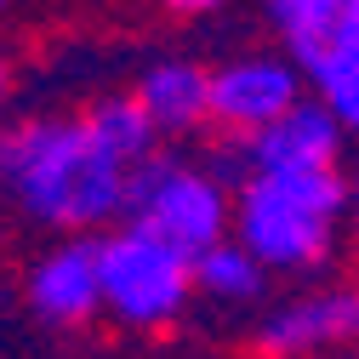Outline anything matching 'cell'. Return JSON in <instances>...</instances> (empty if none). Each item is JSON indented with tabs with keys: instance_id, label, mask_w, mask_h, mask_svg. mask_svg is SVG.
<instances>
[{
	"instance_id": "cell-1",
	"label": "cell",
	"mask_w": 359,
	"mask_h": 359,
	"mask_svg": "<svg viewBox=\"0 0 359 359\" xmlns=\"http://www.w3.org/2000/svg\"><path fill=\"white\" fill-rule=\"evenodd\" d=\"M0 189L29 222L86 240L126 222L131 165L97 143L86 114H34L0 131Z\"/></svg>"
},
{
	"instance_id": "cell-2",
	"label": "cell",
	"mask_w": 359,
	"mask_h": 359,
	"mask_svg": "<svg viewBox=\"0 0 359 359\" xmlns=\"http://www.w3.org/2000/svg\"><path fill=\"white\" fill-rule=\"evenodd\" d=\"M342 222H353V171L285 177L251 171L234 183V240L268 274H313L337 257Z\"/></svg>"
},
{
	"instance_id": "cell-3",
	"label": "cell",
	"mask_w": 359,
	"mask_h": 359,
	"mask_svg": "<svg viewBox=\"0 0 359 359\" xmlns=\"http://www.w3.org/2000/svg\"><path fill=\"white\" fill-rule=\"evenodd\" d=\"M126 222L149 229L154 240L177 245L183 257H205L211 245L234 240V183L205 160L154 154L131 171Z\"/></svg>"
},
{
	"instance_id": "cell-4",
	"label": "cell",
	"mask_w": 359,
	"mask_h": 359,
	"mask_svg": "<svg viewBox=\"0 0 359 359\" xmlns=\"http://www.w3.org/2000/svg\"><path fill=\"white\" fill-rule=\"evenodd\" d=\"M97 268H103V313L137 331L171 325L194 297V257L154 240L137 222L97 234Z\"/></svg>"
},
{
	"instance_id": "cell-5",
	"label": "cell",
	"mask_w": 359,
	"mask_h": 359,
	"mask_svg": "<svg viewBox=\"0 0 359 359\" xmlns=\"http://www.w3.org/2000/svg\"><path fill=\"white\" fill-rule=\"evenodd\" d=\"M348 149H353V137L337 126V114L320 97H302L280 126H268V131H257V137L234 143L229 154L217 160V171L229 177V183H240V177H251V171L320 177V171H348Z\"/></svg>"
},
{
	"instance_id": "cell-6",
	"label": "cell",
	"mask_w": 359,
	"mask_h": 359,
	"mask_svg": "<svg viewBox=\"0 0 359 359\" xmlns=\"http://www.w3.org/2000/svg\"><path fill=\"white\" fill-rule=\"evenodd\" d=\"M308 97V69L291 52H245L234 63L211 69V126L234 143L280 126Z\"/></svg>"
},
{
	"instance_id": "cell-7",
	"label": "cell",
	"mask_w": 359,
	"mask_h": 359,
	"mask_svg": "<svg viewBox=\"0 0 359 359\" xmlns=\"http://www.w3.org/2000/svg\"><path fill=\"white\" fill-rule=\"evenodd\" d=\"M359 342V285H325L302 291L257 320V353L262 359H325Z\"/></svg>"
},
{
	"instance_id": "cell-8",
	"label": "cell",
	"mask_w": 359,
	"mask_h": 359,
	"mask_svg": "<svg viewBox=\"0 0 359 359\" xmlns=\"http://www.w3.org/2000/svg\"><path fill=\"white\" fill-rule=\"evenodd\" d=\"M29 308L46 325H86L103 313V268H97V240H52L29 262Z\"/></svg>"
},
{
	"instance_id": "cell-9",
	"label": "cell",
	"mask_w": 359,
	"mask_h": 359,
	"mask_svg": "<svg viewBox=\"0 0 359 359\" xmlns=\"http://www.w3.org/2000/svg\"><path fill=\"white\" fill-rule=\"evenodd\" d=\"M131 97L143 103L160 137H189V131L211 126V74L200 63H177V57L149 63Z\"/></svg>"
},
{
	"instance_id": "cell-10",
	"label": "cell",
	"mask_w": 359,
	"mask_h": 359,
	"mask_svg": "<svg viewBox=\"0 0 359 359\" xmlns=\"http://www.w3.org/2000/svg\"><path fill=\"white\" fill-rule=\"evenodd\" d=\"M302 69H308V97H320L337 114V126L359 143V18L342 23L320 52H308Z\"/></svg>"
},
{
	"instance_id": "cell-11",
	"label": "cell",
	"mask_w": 359,
	"mask_h": 359,
	"mask_svg": "<svg viewBox=\"0 0 359 359\" xmlns=\"http://www.w3.org/2000/svg\"><path fill=\"white\" fill-rule=\"evenodd\" d=\"M268 291V268L240 245V240H222L205 257H194V297H211L222 308H251Z\"/></svg>"
},
{
	"instance_id": "cell-12",
	"label": "cell",
	"mask_w": 359,
	"mask_h": 359,
	"mask_svg": "<svg viewBox=\"0 0 359 359\" xmlns=\"http://www.w3.org/2000/svg\"><path fill=\"white\" fill-rule=\"evenodd\" d=\"M86 126H92L97 143H103L109 154H120L131 171L160 154V131H154V120L143 114V103L131 97V92H126V97H97L92 109H86Z\"/></svg>"
},
{
	"instance_id": "cell-13",
	"label": "cell",
	"mask_w": 359,
	"mask_h": 359,
	"mask_svg": "<svg viewBox=\"0 0 359 359\" xmlns=\"http://www.w3.org/2000/svg\"><path fill=\"white\" fill-rule=\"evenodd\" d=\"M262 6H268V18H274V29H280L291 57L320 52L342 23L359 18V0H262Z\"/></svg>"
},
{
	"instance_id": "cell-14",
	"label": "cell",
	"mask_w": 359,
	"mask_h": 359,
	"mask_svg": "<svg viewBox=\"0 0 359 359\" xmlns=\"http://www.w3.org/2000/svg\"><path fill=\"white\" fill-rule=\"evenodd\" d=\"M165 6H171V12H189V18H200V12H217L222 0H165Z\"/></svg>"
},
{
	"instance_id": "cell-15",
	"label": "cell",
	"mask_w": 359,
	"mask_h": 359,
	"mask_svg": "<svg viewBox=\"0 0 359 359\" xmlns=\"http://www.w3.org/2000/svg\"><path fill=\"white\" fill-rule=\"evenodd\" d=\"M353 234H359V165H353Z\"/></svg>"
},
{
	"instance_id": "cell-16",
	"label": "cell",
	"mask_w": 359,
	"mask_h": 359,
	"mask_svg": "<svg viewBox=\"0 0 359 359\" xmlns=\"http://www.w3.org/2000/svg\"><path fill=\"white\" fill-rule=\"evenodd\" d=\"M6 86H12V74H6V63H0V109H6Z\"/></svg>"
},
{
	"instance_id": "cell-17",
	"label": "cell",
	"mask_w": 359,
	"mask_h": 359,
	"mask_svg": "<svg viewBox=\"0 0 359 359\" xmlns=\"http://www.w3.org/2000/svg\"><path fill=\"white\" fill-rule=\"evenodd\" d=\"M325 359H348V353H325Z\"/></svg>"
},
{
	"instance_id": "cell-18",
	"label": "cell",
	"mask_w": 359,
	"mask_h": 359,
	"mask_svg": "<svg viewBox=\"0 0 359 359\" xmlns=\"http://www.w3.org/2000/svg\"><path fill=\"white\" fill-rule=\"evenodd\" d=\"M0 12H6V0H0Z\"/></svg>"
}]
</instances>
